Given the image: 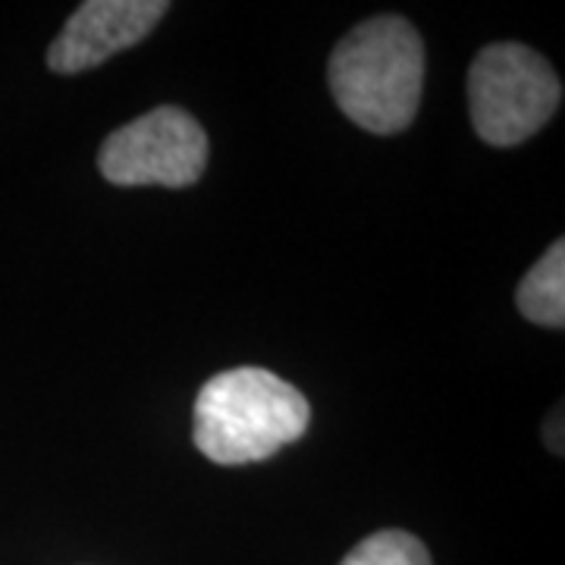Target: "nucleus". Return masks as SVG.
I'll list each match as a JSON object with an SVG mask.
<instances>
[{"label": "nucleus", "instance_id": "nucleus-1", "mask_svg": "<svg viewBox=\"0 0 565 565\" xmlns=\"http://www.w3.org/2000/svg\"><path fill=\"white\" fill-rule=\"evenodd\" d=\"M330 92L349 120L377 136L415 120L424 88V44L403 17L355 25L330 57Z\"/></svg>", "mask_w": 565, "mask_h": 565}, {"label": "nucleus", "instance_id": "nucleus-2", "mask_svg": "<svg viewBox=\"0 0 565 565\" xmlns=\"http://www.w3.org/2000/svg\"><path fill=\"white\" fill-rule=\"evenodd\" d=\"M311 405L264 367H233L211 377L195 399V446L217 465H252L296 444Z\"/></svg>", "mask_w": 565, "mask_h": 565}, {"label": "nucleus", "instance_id": "nucleus-3", "mask_svg": "<svg viewBox=\"0 0 565 565\" xmlns=\"http://www.w3.org/2000/svg\"><path fill=\"white\" fill-rule=\"evenodd\" d=\"M559 102L563 82L525 44H490L468 70L471 126L493 148H512L541 132Z\"/></svg>", "mask_w": 565, "mask_h": 565}, {"label": "nucleus", "instance_id": "nucleus-4", "mask_svg": "<svg viewBox=\"0 0 565 565\" xmlns=\"http://www.w3.org/2000/svg\"><path fill=\"white\" fill-rule=\"evenodd\" d=\"M207 136L202 122L182 107H154L139 120L110 132L98 167L114 185H167L185 189L202 180Z\"/></svg>", "mask_w": 565, "mask_h": 565}, {"label": "nucleus", "instance_id": "nucleus-5", "mask_svg": "<svg viewBox=\"0 0 565 565\" xmlns=\"http://www.w3.org/2000/svg\"><path fill=\"white\" fill-rule=\"evenodd\" d=\"M167 10L170 3L163 0H88L51 44L47 66L54 73H85L102 66L107 57L148 39Z\"/></svg>", "mask_w": 565, "mask_h": 565}, {"label": "nucleus", "instance_id": "nucleus-6", "mask_svg": "<svg viewBox=\"0 0 565 565\" xmlns=\"http://www.w3.org/2000/svg\"><path fill=\"white\" fill-rule=\"evenodd\" d=\"M519 311L525 315L531 323L541 327H553L563 330L565 327V243H556L546 248L541 262L527 270L519 292H515Z\"/></svg>", "mask_w": 565, "mask_h": 565}, {"label": "nucleus", "instance_id": "nucleus-7", "mask_svg": "<svg viewBox=\"0 0 565 565\" xmlns=\"http://www.w3.org/2000/svg\"><path fill=\"white\" fill-rule=\"evenodd\" d=\"M340 565H430V553L415 534L377 531L364 537Z\"/></svg>", "mask_w": 565, "mask_h": 565}]
</instances>
